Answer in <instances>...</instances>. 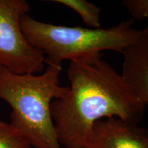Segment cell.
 I'll list each match as a JSON object with an SVG mask.
<instances>
[{
  "label": "cell",
  "mask_w": 148,
  "mask_h": 148,
  "mask_svg": "<svg viewBox=\"0 0 148 148\" xmlns=\"http://www.w3.org/2000/svg\"><path fill=\"white\" fill-rule=\"evenodd\" d=\"M66 71L69 90L50 106L61 146L84 148L95 123L101 119L117 117L139 124L146 106L102 53L73 59Z\"/></svg>",
  "instance_id": "1"
},
{
  "label": "cell",
  "mask_w": 148,
  "mask_h": 148,
  "mask_svg": "<svg viewBox=\"0 0 148 148\" xmlns=\"http://www.w3.org/2000/svg\"><path fill=\"white\" fill-rule=\"evenodd\" d=\"M61 70L48 64L42 73L16 75L0 65V98L12 108L10 123L32 148H62L50 110L51 101L69 90L59 84Z\"/></svg>",
  "instance_id": "2"
},
{
  "label": "cell",
  "mask_w": 148,
  "mask_h": 148,
  "mask_svg": "<svg viewBox=\"0 0 148 148\" xmlns=\"http://www.w3.org/2000/svg\"><path fill=\"white\" fill-rule=\"evenodd\" d=\"M132 18L110 28L69 27L45 23L28 14L21 18L22 32L27 42L45 56L47 64L62 66L65 60L101 53L105 50L123 53L145 29L133 27Z\"/></svg>",
  "instance_id": "3"
},
{
  "label": "cell",
  "mask_w": 148,
  "mask_h": 148,
  "mask_svg": "<svg viewBox=\"0 0 148 148\" xmlns=\"http://www.w3.org/2000/svg\"><path fill=\"white\" fill-rule=\"evenodd\" d=\"M29 9L25 0H0V65L16 75L40 73L45 63L22 32L20 21Z\"/></svg>",
  "instance_id": "4"
},
{
  "label": "cell",
  "mask_w": 148,
  "mask_h": 148,
  "mask_svg": "<svg viewBox=\"0 0 148 148\" xmlns=\"http://www.w3.org/2000/svg\"><path fill=\"white\" fill-rule=\"evenodd\" d=\"M84 148H148V128L117 117L99 120Z\"/></svg>",
  "instance_id": "5"
},
{
  "label": "cell",
  "mask_w": 148,
  "mask_h": 148,
  "mask_svg": "<svg viewBox=\"0 0 148 148\" xmlns=\"http://www.w3.org/2000/svg\"><path fill=\"white\" fill-rule=\"evenodd\" d=\"M145 29L144 34L122 53L121 74L146 106L148 105V32Z\"/></svg>",
  "instance_id": "6"
},
{
  "label": "cell",
  "mask_w": 148,
  "mask_h": 148,
  "mask_svg": "<svg viewBox=\"0 0 148 148\" xmlns=\"http://www.w3.org/2000/svg\"><path fill=\"white\" fill-rule=\"evenodd\" d=\"M71 8L79 14L85 25L89 28H101V8L86 0H54Z\"/></svg>",
  "instance_id": "7"
},
{
  "label": "cell",
  "mask_w": 148,
  "mask_h": 148,
  "mask_svg": "<svg viewBox=\"0 0 148 148\" xmlns=\"http://www.w3.org/2000/svg\"><path fill=\"white\" fill-rule=\"evenodd\" d=\"M0 148H32L23 134L10 123L0 121Z\"/></svg>",
  "instance_id": "8"
},
{
  "label": "cell",
  "mask_w": 148,
  "mask_h": 148,
  "mask_svg": "<svg viewBox=\"0 0 148 148\" xmlns=\"http://www.w3.org/2000/svg\"><path fill=\"white\" fill-rule=\"evenodd\" d=\"M123 5L132 16V18L138 21L145 19L148 32V0H124Z\"/></svg>",
  "instance_id": "9"
}]
</instances>
